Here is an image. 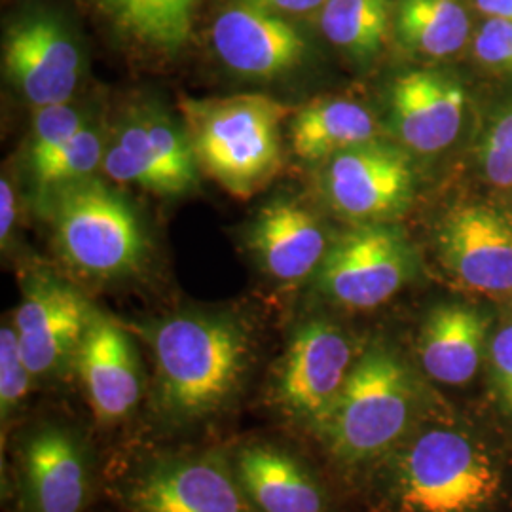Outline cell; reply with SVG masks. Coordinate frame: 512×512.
I'll list each match as a JSON object with an SVG mask.
<instances>
[{
	"label": "cell",
	"mask_w": 512,
	"mask_h": 512,
	"mask_svg": "<svg viewBox=\"0 0 512 512\" xmlns=\"http://www.w3.org/2000/svg\"><path fill=\"white\" fill-rule=\"evenodd\" d=\"M412 277L403 239L384 226H363L338 239L317 270V289L348 310H374Z\"/></svg>",
	"instance_id": "9c48e42d"
},
{
	"label": "cell",
	"mask_w": 512,
	"mask_h": 512,
	"mask_svg": "<svg viewBox=\"0 0 512 512\" xmlns=\"http://www.w3.org/2000/svg\"><path fill=\"white\" fill-rule=\"evenodd\" d=\"M55 234L76 272L118 279L137 272L148 243L141 220L122 196L93 179L55 190Z\"/></svg>",
	"instance_id": "5b68a950"
},
{
	"label": "cell",
	"mask_w": 512,
	"mask_h": 512,
	"mask_svg": "<svg viewBox=\"0 0 512 512\" xmlns=\"http://www.w3.org/2000/svg\"><path fill=\"white\" fill-rule=\"evenodd\" d=\"M103 158L105 145L101 135L90 126H84L67 145L31 169L40 188L57 190L67 184L90 179L95 167L103 164Z\"/></svg>",
	"instance_id": "d4e9b609"
},
{
	"label": "cell",
	"mask_w": 512,
	"mask_h": 512,
	"mask_svg": "<svg viewBox=\"0 0 512 512\" xmlns=\"http://www.w3.org/2000/svg\"><path fill=\"white\" fill-rule=\"evenodd\" d=\"M476 8L490 18L512 21V0H475Z\"/></svg>",
	"instance_id": "d6a6232c"
},
{
	"label": "cell",
	"mask_w": 512,
	"mask_h": 512,
	"mask_svg": "<svg viewBox=\"0 0 512 512\" xmlns=\"http://www.w3.org/2000/svg\"><path fill=\"white\" fill-rule=\"evenodd\" d=\"M355 361L353 344L338 325L327 319L302 323L275 368L272 406L315 435L340 399Z\"/></svg>",
	"instance_id": "52a82bcc"
},
{
	"label": "cell",
	"mask_w": 512,
	"mask_h": 512,
	"mask_svg": "<svg viewBox=\"0 0 512 512\" xmlns=\"http://www.w3.org/2000/svg\"><path fill=\"white\" fill-rule=\"evenodd\" d=\"M154 357L152 412L169 429H192L228 412L255 363L249 325L226 311H186L148 334Z\"/></svg>",
	"instance_id": "6da1fadb"
},
{
	"label": "cell",
	"mask_w": 512,
	"mask_h": 512,
	"mask_svg": "<svg viewBox=\"0 0 512 512\" xmlns=\"http://www.w3.org/2000/svg\"><path fill=\"white\" fill-rule=\"evenodd\" d=\"M391 21V0H327L321 31L330 44L357 59L378 54Z\"/></svg>",
	"instance_id": "cb8c5ba5"
},
{
	"label": "cell",
	"mask_w": 512,
	"mask_h": 512,
	"mask_svg": "<svg viewBox=\"0 0 512 512\" xmlns=\"http://www.w3.org/2000/svg\"><path fill=\"white\" fill-rule=\"evenodd\" d=\"M92 475L90 442L69 421H38L19 440L23 512H84Z\"/></svg>",
	"instance_id": "ba28073f"
},
{
	"label": "cell",
	"mask_w": 512,
	"mask_h": 512,
	"mask_svg": "<svg viewBox=\"0 0 512 512\" xmlns=\"http://www.w3.org/2000/svg\"><path fill=\"white\" fill-rule=\"evenodd\" d=\"M120 495L129 512H258L222 450L154 454L129 471Z\"/></svg>",
	"instance_id": "8992f818"
},
{
	"label": "cell",
	"mask_w": 512,
	"mask_h": 512,
	"mask_svg": "<svg viewBox=\"0 0 512 512\" xmlns=\"http://www.w3.org/2000/svg\"><path fill=\"white\" fill-rule=\"evenodd\" d=\"M93 313L84 294L57 279L37 277L27 283L12 325L23 363L35 382L52 378L69 361L74 363Z\"/></svg>",
	"instance_id": "8fae6325"
},
{
	"label": "cell",
	"mask_w": 512,
	"mask_h": 512,
	"mask_svg": "<svg viewBox=\"0 0 512 512\" xmlns=\"http://www.w3.org/2000/svg\"><path fill=\"white\" fill-rule=\"evenodd\" d=\"M395 31L406 50L440 59L465 46L471 19L461 0H399Z\"/></svg>",
	"instance_id": "7402d4cb"
},
{
	"label": "cell",
	"mask_w": 512,
	"mask_h": 512,
	"mask_svg": "<svg viewBox=\"0 0 512 512\" xmlns=\"http://www.w3.org/2000/svg\"><path fill=\"white\" fill-rule=\"evenodd\" d=\"M86 401L99 425H118L139 408L145 376L128 332L95 311L74 355Z\"/></svg>",
	"instance_id": "4fadbf2b"
},
{
	"label": "cell",
	"mask_w": 512,
	"mask_h": 512,
	"mask_svg": "<svg viewBox=\"0 0 512 512\" xmlns=\"http://www.w3.org/2000/svg\"><path fill=\"white\" fill-rule=\"evenodd\" d=\"M16 222V198H14V190L12 184L6 179L0 181V239L2 245L6 243V239L10 238L12 228Z\"/></svg>",
	"instance_id": "4dcf8cb0"
},
{
	"label": "cell",
	"mask_w": 512,
	"mask_h": 512,
	"mask_svg": "<svg viewBox=\"0 0 512 512\" xmlns=\"http://www.w3.org/2000/svg\"><path fill=\"white\" fill-rule=\"evenodd\" d=\"M376 124L368 110L348 99H319L294 114L291 147L304 162L330 160L351 147L374 141Z\"/></svg>",
	"instance_id": "44dd1931"
},
{
	"label": "cell",
	"mask_w": 512,
	"mask_h": 512,
	"mask_svg": "<svg viewBox=\"0 0 512 512\" xmlns=\"http://www.w3.org/2000/svg\"><path fill=\"white\" fill-rule=\"evenodd\" d=\"M262 270L283 283H296L317 274L327 255V239L317 219L294 202L264 207L249 234Z\"/></svg>",
	"instance_id": "ffe728a7"
},
{
	"label": "cell",
	"mask_w": 512,
	"mask_h": 512,
	"mask_svg": "<svg viewBox=\"0 0 512 512\" xmlns=\"http://www.w3.org/2000/svg\"><path fill=\"white\" fill-rule=\"evenodd\" d=\"M444 268L465 289L482 294L512 291V222L484 205L454 209L440 228Z\"/></svg>",
	"instance_id": "9a60e30c"
},
{
	"label": "cell",
	"mask_w": 512,
	"mask_h": 512,
	"mask_svg": "<svg viewBox=\"0 0 512 512\" xmlns=\"http://www.w3.org/2000/svg\"><path fill=\"white\" fill-rule=\"evenodd\" d=\"M198 0H99V6L129 37L165 52H177L190 37Z\"/></svg>",
	"instance_id": "603a6c76"
},
{
	"label": "cell",
	"mask_w": 512,
	"mask_h": 512,
	"mask_svg": "<svg viewBox=\"0 0 512 512\" xmlns=\"http://www.w3.org/2000/svg\"><path fill=\"white\" fill-rule=\"evenodd\" d=\"M505 463L461 421L423 423L374 467V512H501Z\"/></svg>",
	"instance_id": "7a4b0ae2"
},
{
	"label": "cell",
	"mask_w": 512,
	"mask_h": 512,
	"mask_svg": "<svg viewBox=\"0 0 512 512\" xmlns=\"http://www.w3.org/2000/svg\"><path fill=\"white\" fill-rule=\"evenodd\" d=\"M103 169L112 181L137 184L156 194H183L198 179L190 141L167 116L141 110L128 116L105 150Z\"/></svg>",
	"instance_id": "30bf717a"
},
{
	"label": "cell",
	"mask_w": 512,
	"mask_h": 512,
	"mask_svg": "<svg viewBox=\"0 0 512 512\" xmlns=\"http://www.w3.org/2000/svg\"><path fill=\"white\" fill-rule=\"evenodd\" d=\"M490 319L467 304H440L423 321L418 353L429 380L442 385H467L484 361Z\"/></svg>",
	"instance_id": "d6986e66"
},
{
	"label": "cell",
	"mask_w": 512,
	"mask_h": 512,
	"mask_svg": "<svg viewBox=\"0 0 512 512\" xmlns=\"http://www.w3.org/2000/svg\"><path fill=\"white\" fill-rule=\"evenodd\" d=\"M488 179L499 186H512V110L495 124L484 145Z\"/></svg>",
	"instance_id": "f1b7e54d"
},
{
	"label": "cell",
	"mask_w": 512,
	"mask_h": 512,
	"mask_svg": "<svg viewBox=\"0 0 512 512\" xmlns=\"http://www.w3.org/2000/svg\"><path fill=\"white\" fill-rule=\"evenodd\" d=\"M33 382L35 378L19 351L18 332L14 325H4L0 330V414L4 427L18 414Z\"/></svg>",
	"instance_id": "484cf974"
},
{
	"label": "cell",
	"mask_w": 512,
	"mask_h": 512,
	"mask_svg": "<svg viewBox=\"0 0 512 512\" xmlns=\"http://www.w3.org/2000/svg\"><path fill=\"white\" fill-rule=\"evenodd\" d=\"M4 71L35 107L69 103L80 76V52L69 29L52 14L16 21L4 38Z\"/></svg>",
	"instance_id": "7c38bea8"
},
{
	"label": "cell",
	"mask_w": 512,
	"mask_h": 512,
	"mask_svg": "<svg viewBox=\"0 0 512 512\" xmlns=\"http://www.w3.org/2000/svg\"><path fill=\"white\" fill-rule=\"evenodd\" d=\"M291 109L264 93L183 99L196 164L236 198H251L281 169V124Z\"/></svg>",
	"instance_id": "277c9868"
},
{
	"label": "cell",
	"mask_w": 512,
	"mask_h": 512,
	"mask_svg": "<svg viewBox=\"0 0 512 512\" xmlns=\"http://www.w3.org/2000/svg\"><path fill=\"white\" fill-rule=\"evenodd\" d=\"M488 361L495 395L512 418V323L495 332L488 346Z\"/></svg>",
	"instance_id": "f546056e"
},
{
	"label": "cell",
	"mask_w": 512,
	"mask_h": 512,
	"mask_svg": "<svg viewBox=\"0 0 512 512\" xmlns=\"http://www.w3.org/2000/svg\"><path fill=\"white\" fill-rule=\"evenodd\" d=\"M277 14H308L323 8L327 0H253Z\"/></svg>",
	"instance_id": "1f68e13d"
},
{
	"label": "cell",
	"mask_w": 512,
	"mask_h": 512,
	"mask_svg": "<svg viewBox=\"0 0 512 512\" xmlns=\"http://www.w3.org/2000/svg\"><path fill=\"white\" fill-rule=\"evenodd\" d=\"M463 103V90L440 74H403L395 80L391 95L395 131L404 145L416 152H439L458 137Z\"/></svg>",
	"instance_id": "ac0fdd59"
},
{
	"label": "cell",
	"mask_w": 512,
	"mask_h": 512,
	"mask_svg": "<svg viewBox=\"0 0 512 512\" xmlns=\"http://www.w3.org/2000/svg\"><path fill=\"white\" fill-rule=\"evenodd\" d=\"M82 114L69 103L35 109L33 131L29 143V164H40L55 150L67 145L74 135L84 128Z\"/></svg>",
	"instance_id": "4316f807"
},
{
	"label": "cell",
	"mask_w": 512,
	"mask_h": 512,
	"mask_svg": "<svg viewBox=\"0 0 512 512\" xmlns=\"http://www.w3.org/2000/svg\"><path fill=\"white\" fill-rule=\"evenodd\" d=\"M211 40L220 61L249 78L283 76L306 57V42L293 25L253 0L220 12L213 21Z\"/></svg>",
	"instance_id": "2e32d148"
},
{
	"label": "cell",
	"mask_w": 512,
	"mask_h": 512,
	"mask_svg": "<svg viewBox=\"0 0 512 512\" xmlns=\"http://www.w3.org/2000/svg\"><path fill=\"white\" fill-rule=\"evenodd\" d=\"M475 55L488 67L512 71V21L488 19L476 33Z\"/></svg>",
	"instance_id": "83f0119b"
},
{
	"label": "cell",
	"mask_w": 512,
	"mask_h": 512,
	"mask_svg": "<svg viewBox=\"0 0 512 512\" xmlns=\"http://www.w3.org/2000/svg\"><path fill=\"white\" fill-rule=\"evenodd\" d=\"M243 492L258 512H330L323 478L302 456L270 440H247L230 454Z\"/></svg>",
	"instance_id": "e0dca14e"
},
{
	"label": "cell",
	"mask_w": 512,
	"mask_h": 512,
	"mask_svg": "<svg viewBox=\"0 0 512 512\" xmlns=\"http://www.w3.org/2000/svg\"><path fill=\"white\" fill-rule=\"evenodd\" d=\"M418 380L385 346L357 355L340 399L315 437L348 469L378 467L425 423Z\"/></svg>",
	"instance_id": "3957f363"
},
{
	"label": "cell",
	"mask_w": 512,
	"mask_h": 512,
	"mask_svg": "<svg viewBox=\"0 0 512 512\" xmlns=\"http://www.w3.org/2000/svg\"><path fill=\"white\" fill-rule=\"evenodd\" d=\"M323 183L338 213L349 219H382L408 202L412 167L401 150L368 141L330 158Z\"/></svg>",
	"instance_id": "5bb4252c"
}]
</instances>
